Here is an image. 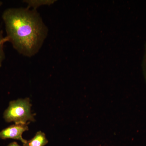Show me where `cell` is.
Instances as JSON below:
<instances>
[{
	"label": "cell",
	"instance_id": "obj_1",
	"mask_svg": "<svg viewBox=\"0 0 146 146\" xmlns=\"http://www.w3.org/2000/svg\"><path fill=\"white\" fill-rule=\"evenodd\" d=\"M2 18L8 42L18 53L28 57L39 52L48 34V29L36 10L10 8Z\"/></svg>",
	"mask_w": 146,
	"mask_h": 146
},
{
	"label": "cell",
	"instance_id": "obj_2",
	"mask_svg": "<svg viewBox=\"0 0 146 146\" xmlns=\"http://www.w3.org/2000/svg\"><path fill=\"white\" fill-rule=\"evenodd\" d=\"M31 106L29 98L11 101L4 112V119L7 122L15 124L35 121L34 115L31 112Z\"/></svg>",
	"mask_w": 146,
	"mask_h": 146
},
{
	"label": "cell",
	"instance_id": "obj_3",
	"mask_svg": "<svg viewBox=\"0 0 146 146\" xmlns=\"http://www.w3.org/2000/svg\"><path fill=\"white\" fill-rule=\"evenodd\" d=\"M27 123L15 124L0 131V138L2 139H13L20 140L23 144L27 142V140L22 137L25 131L29 130L28 125Z\"/></svg>",
	"mask_w": 146,
	"mask_h": 146
},
{
	"label": "cell",
	"instance_id": "obj_4",
	"mask_svg": "<svg viewBox=\"0 0 146 146\" xmlns=\"http://www.w3.org/2000/svg\"><path fill=\"white\" fill-rule=\"evenodd\" d=\"M48 143L45 133L41 131L36 132L35 136L24 144L23 146H44Z\"/></svg>",
	"mask_w": 146,
	"mask_h": 146
},
{
	"label": "cell",
	"instance_id": "obj_5",
	"mask_svg": "<svg viewBox=\"0 0 146 146\" xmlns=\"http://www.w3.org/2000/svg\"><path fill=\"white\" fill-rule=\"evenodd\" d=\"M55 0H25L23 2L27 5L29 8H33V9L36 10V9L42 6H50L54 4Z\"/></svg>",
	"mask_w": 146,
	"mask_h": 146
},
{
	"label": "cell",
	"instance_id": "obj_6",
	"mask_svg": "<svg viewBox=\"0 0 146 146\" xmlns=\"http://www.w3.org/2000/svg\"><path fill=\"white\" fill-rule=\"evenodd\" d=\"M7 41L6 37L4 36L2 31L0 30V67L5 58V53L4 51V44Z\"/></svg>",
	"mask_w": 146,
	"mask_h": 146
},
{
	"label": "cell",
	"instance_id": "obj_7",
	"mask_svg": "<svg viewBox=\"0 0 146 146\" xmlns=\"http://www.w3.org/2000/svg\"><path fill=\"white\" fill-rule=\"evenodd\" d=\"M7 146H21L19 145L16 142H13V143H11L9 145H8Z\"/></svg>",
	"mask_w": 146,
	"mask_h": 146
},
{
	"label": "cell",
	"instance_id": "obj_8",
	"mask_svg": "<svg viewBox=\"0 0 146 146\" xmlns=\"http://www.w3.org/2000/svg\"><path fill=\"white\" fill-rule=\"evenodd\" d=\"M3 4V2L2 1H0V7H1V6Z\"/></svg>",
	"mask_w": 146,
	"mask_h": 146
}]
</instances>
